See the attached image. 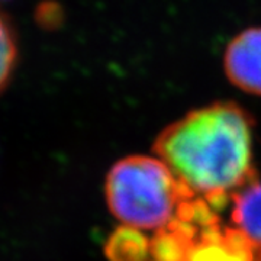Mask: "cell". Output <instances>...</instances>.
Wrapping results in <instances>:
<instances>
[{
    "instance_id": "6da1fadb",
    "label": "cell",
    "mask_w": 261,
    "mask_h": 261,
    "mask_svg": "<svg viewBox=\"0 0 261 261\" xmlns=\"http://www.w3.org/2000/svg\"><path fill=\"white\" fill-rule=\"evenodd\" d=\"M154 154L189 192L219 206L250 177L251 118L232 102L199 108L163 129Z\"/></svg>"
},
{
    "instance_id": "7a4b0ae2",
    "label": "cell",
    "mask_w": 261,
    "mask_h": 261,
    "mask_svg": "<svg viewBox=\"0 0 261 261\" xmlns=\"http://www.w3.org/2000/svg\"><path fill=\"white\" fill-rule=\"evenodd\" d=\"M105 195L108 207L125 228L144 233L168 228L196 197L161 160L147 155L118 161L108 173Z\"/></svg>"
},
{
    "instance_id": "3957f363",
    "label": "cell",
    "mask_w": 261,
    "mask_h": 261,
    "mask_svg": "<svg viewBox=\"0 0 261 261\" xmlns=\"http://www.w3.org/2000/svg\"><path fill=\"white\" fill-rule=\"evenodd\" d=\"M224 70L237 89L261 96V27L244 29L229 41Z\"/></svg>"
},
{
    "instance_id": "277c9868",
    "label": "cell",
    "mask_w": 261,
    "mask_h": 261,
    "mask_svg": "<svg viewBox=\"0 0 261 261\" xmlns=\"http://www.w3.org/2000/svg\"><path fill=\"white\" fill-rule=\"evenodd\" d=\"M231 200L233 228L261 248V181L243 186Z\"/></svg>"
},
{
    "instance_id": "5b68a950",
    "label": "cell",
    "mask_w": 261,
    "mask_h": 261,
    "mask_svg": "<svg viewBox=\"0 0 261 261\" xmlns=\"http://www.w3.org/2000/svg\"><path fill=\"white\" fill-rule=\"evenodd\" d=\"M18 60V47L6 19L0 15V92L9 83Z\"/></svg>"
}]
</instances>
